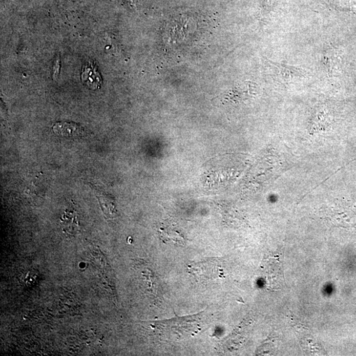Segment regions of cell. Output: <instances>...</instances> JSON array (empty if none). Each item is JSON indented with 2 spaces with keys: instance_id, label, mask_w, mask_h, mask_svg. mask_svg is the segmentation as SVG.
<instances>
[{
  "instance_id": "ba28073f",
  "label": "cell",
  "mask_w": 356,
  "mask_h": 356,
  "mask_svg": "<svg viewBox=\"0 0 356 356\" xmlns=\"http://www.w3.org/2000/svg\"><path fill=\"white\" fill-rule=\"evenodd\" d=\"M61 226L64 231L70 234L77 233L79 228V222H78L77 214L73 211H66L62 216Z\"/></svg>"
},
{
  "instance_id": "277c9868",
  "label": "cell",
  "mask_w": 356,
  "mask_h": 356,
  "mask_svg": "<svg viewBox=\"0 0 356 356\" xmlns=\"http://www.w3.org/2000/svg\"><path fill=\"white\" fill-rule=\"evenodd\" d=\"M263 275L268 288L277 290L283 284L281 266L280 262L274 258H268L264 262Z\"/></svg>"
},
{
  "instance_id": "7a4b0ae2",
  "label": "cell",
  "mask_w": 356,
  "mask_h": 356,
  "mask_svg": "<svg viewBox=\"0 0 356 356\" xmlns=\"http://www.w3.org/2000/svg\"><path fill=\"white\" fill-rule=\"evenodd\" d=\"M265 63L273 79L280 84L295 83L308 76V72L300 67L278 63L269 59H266Z\"/></svg>"
},
{
  "instance_id": "3957f363",
  "label": "cell",
  "mask_w": 356,
  "mask_h": 356,
  "mask_svg": "<svg viewBox=\"0 0 356 356\" xmlns=\"http://www.w3.org/2000/svg\"><path fill=\"white\" fill-rule=\"evenodd\" d=\"M187 268L188 272L199 280H213L224 277L221 261L216 258L191 263Z\"/></svg>"
},
{
  "instance_id": "9c48e42d",
  "label": "cell",
  "mask_w": 356,
  "mask_h": 356,
  "mask_svg": "<svg viewBox=\"0 0 356 356\" xmlns=\"http://www.w3.org/2000/svg\"><path fill=\"white\" fill-rule=\"evenodd\" d=\"M53 71H54V74H53V77L55 80H57V77L59 76V70H60V59H59V57L57 56L56 60L54 61V68H53Z\"/></svg>"
},
{
  "instance_id": "6da1fadb",
  "label": "cell",
  "mask_w": 356,
  "mask_h": 356,
  "mask_svg": "<svg viewBox=\"0 0 356 356\" xmlns=\"http://www.w3.org/2000/svg\"><path fill=\"white\" fill-rule=\"evenodd\" d=\"M204 317L205 313L203 311L192 316L155 321L153 327L157 328L162 339L182 341L194 337L203 329Z\"/></svg>"
},
{
  "instance_id": "52a82bcc",
  "label": "cell",
  "mask_w": 356,
  "mask_h": 356,
  "mask_svg": "<svg viewBox=\"0 0 356 356\" xmlns=\"http://www.w3.org/2000/svg\"><path fill=\"white\" fill-rule=\"evenodd\" d=\"M160 236L163 242L176 245H184L185 240L182 234L172 227H162L160 229Z\"/></svg>"
},
{
  "instance_id": "8992f818",
  "label": "cell",
  "mask_w": 356,
  "mask_h": 356,
  "mask_svg": "<svg viewBox=\"0 0 356 356\" xmlns=\"http://www.w3.org/2000/svg\"><path fill=\"white\" fill-rule=\"evenodd\" d=\"M82 82L89 88L95 90L102 84V78L96 65L92 62H87L81 73Z\"/></svg>"
},
{
  "instance_id": "5b68a950",
  "label": "cell",
  "mask_w": 356,
  "mask_h": 356,
  "mask_svg": "<svg viewBox=\"0 0 356 356\" xmlns=\"http://www.w3.org/2000/svg\"><path fill=\"white\" fill-rule=\"evenodd\" d=\"M53 131L57 135L66 138H77L83 136L86 130L79 124L68 121H60L53 125Z\"/></svg>"
}]
</instances>
